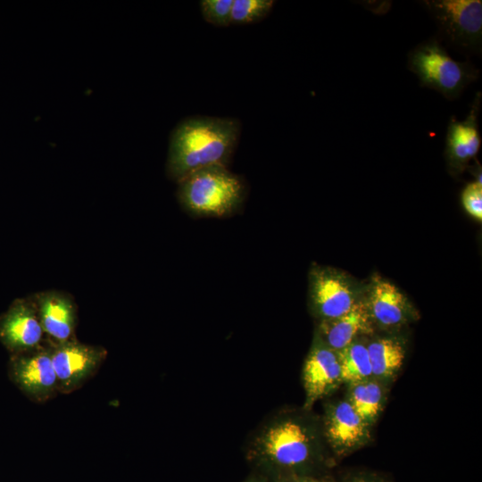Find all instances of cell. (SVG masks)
<instances>
[{"label":"cell","mask_w":482,"mask_h":482,"mask_svg":"<svg viewBox=\"0 0 482 482\" xmlns=\"http://www.w3.org/2000/svg\"><path fill=\"white\" fill-rule=\"evenodd\" d=\"M320 417L325 442L336 461L367 446L372 439L371 428L345 397L328 400Z\"/></svg>","instance_id":"cell-6"},{"label":"cell","mask_w":482,"mask_h":482,"mask_svg":"<svg viewBox=\"0 0 482 482\" xmlns=\"http://www.w3.org/2000/svg\"><path fill=\"white\" fill-rule=\"evenodd\" d=\"M481 98V92H478L464 120H458L453 116L449 120L445 156L448 168L454 173H461L479 152L481 137L478 114Z\"/></svg>","instance_id":"cell-10"},{"label":"cell","mask_w":482,"mask_h":482,"mask_svg":"<svg viewBox=\"0 0 482 482\" xmlns=\"http://www.w3.org/2000/svg\"><path fill=\"white\" fill-rule=\"evenodd\" d=\"M407 68L417 76L421 87L448 100L458 99L479 77V70L473 63L452 58L436 37L426 39L408 53Z\"/></svg>","instance_id":"cell-4"},{"label":"cell","mask_w":482,"mask_h":482,"mask_svg":"<svg viewBox=\"0 0 482 482\" xmlns=\"http://www.w3.org/2000/svg\"><path fill=\"white\" fill-rule=\"evenodd\" d=\"M44 332L59 343L69 341L75 325V312L66 297L46 295L39 301V314Z\"/></svg>","instance_id":"cell-17"},{"label":"cell","mask_w":482,"mask_h":482,"mask_svg":"<svg viewBox=\"0 0 482 482\" xmlns=\"http://www.w3.org/2000/svg\"><path fill=\"white\" fill-rule=\"evenodd\" d=\"M243 482H270V480L266 476L252 470Z\"/></svg>","instance_id":"cell-24"},{"label":"cell","mask_w":482,"mask_h":482,"mask_svg":"<svg viewBox=\"0 0 482 482\" xmlns=\"http://www.w3.org/2000/svg\"><path fill=\"white\" fill-rule=\"evenodd\" d=\"M337 354L344 384L372 378L366 342H363L361 337L337 352Z\"/></svg>","instance_id":"cell-18"},{"label":"cell","mask_w":482,"mask_h":482,"mask_svg":"<svg viewBox=\"0 0 482 482\" xmlns=\"http://www.w3.org/2000/svg\"><path fill=\"white\" fill-rule=\"evenodd\" d=\"M275 3L273 0H234L231 24L259 22L270 12Z\"/></svg>","instance_id":"cell-19"},{"label":"cell","mask_w":482,"mask_h":482,"mask_svg":"<svg viewBox=\"0 0 482 482\" xmlns=\"http://www.w3.org/2000/svg\"><path fill=\"white\" fill-rule=\"evenodd\" d=\"M244 453L251 470L269 479L314 476L330 471L337 462L325 442L320 415L303 406L269 415L249 436Z\"/></svg>","instance_id":"cell-1"},{"label":"cell","mask_w":482,"mask_h":482,"mask_svg":"<svg viewBox=\"0 0 482 482\" xmlns=\"http://www.w3.org/2000/svg\"><path fill=\"white\" fill-rule=\"evenodd\" d=\"M179 183L178 197L183 208L197 217H226L243 204L245 186L225 166L196 170Z\"/></svg>","instance_id":"cell-3"},{"label":"cell","mask_w":482,"mask_h":482,"mask_svg":"<svg viewBox=\"0 0 482 482\" xmlns=\"http://www.w3.org/2000/svg\"><path fill=\"white\" fill-rule=\"evenodd\" d=\"M461 202L465 212L472 218L482 220V184L477 181L468 183L461 195Z\"/></svg>","instance_id":"cell-21"},{"label":"cell","mask_w":482,"mask_h":482,"mask_svg":"<svg viewBox=\"0 0 482 482\" xmlns=\"http://www.w3.org/2000/svg\"><path fill=\"white\" fill-rule=\"evenodd\" d=\"M354 283L342 272L314 264L309 272V307L319 320L339 317L360 300Z\"/></svg>","instance_id":"cell-7"},{"label":"cell","mask_w":482,"mask_h":482,"mask_svg":"<svg viewBox=\"0 0 482 482\" xmlns=\"http://www.w3.org/2000/svg\"><path fill=\"white\" fill-rule=\"evenodd\" d=\"M234 0H201L200 10L204 20L216 27L231 24V10Z\"/></svg>","instance_id":"cell-20"},{"label":"cell","mask_w":482,"mask_h":482,"mask_svg":"<svg viewBox=\"0 0 482 482\" xmlns=\"http://www.w3.org/2000/svg\"><path fill=\"white\" fill-rule=\"evenodd\" d=\"M241 125L229 117L193 116L172 130L168 150L167 173L177 182L201 169L227 167L237 147Z\"/></svg>","instance_id":"cell-2"},{"label":"cell","mask_w":482,"mask_h":482,"mask_svg":"<svg viewBox=\"0 0 482 482\" xmlns=\"http://www.w3.org/2000/svg\"><path fill=\"white\" fill-rule=\"evenodd\" d=\"M303 482H338L337 478L334 477L330 471L302 478Z\"/></svg>","instance_id":"cell-23"},{"label":"cell","mask_w":482,"mask_h":482,"mask_svg":"<svg viewBox=\"0 0 482 482\" xmlns=\"http://www.w3.org/2000/svg\"><path fill=\"white\" fill-rule=\"evenodd\" d=\"M302 384L304 391L302 406L308 410H312L317 402L329 397L344 384L337 353L315 334L303 362Z\"/></svg>","instance_id":"cell-8"},{"label":"cell","mask_w":482,"mask_h":482,"mask_svg":"<svg viewBox=\"0 0 482 482\" xmlns=\"http://www.w3.org/2000/svg\"><path fill=\"white\" fill-rule=\"evenodd\" d=\"M364 301L374 327L392 331L414 319L415 312L406 296L379 277L373 280Z\"/></svg>","instance_id":"cell-11"},{"label":"cell","mask_w":482,"mask_h":482,"mask_svg":"<svg viewBox=\"0 0 482 482\" xmlns=\"http://www.w3.org/2000/svg\"><path fill=\"white\" fill-rule=\"evenodd\" d=\"M102 348L73 341L59 343L51 351L58 390L69 393L83 384L99 367L104 358Z\"/></svg>","instance_id":"cell-9"},{"label":"cell","mask_w":482,"mask_h":482,"mask_svg":"<svg viewBox=\"0 0 482 482\" xmlns=\"http://www.w3.org/2000/svg\"><path fill=\"white\" fill-rule=\"evenodd\" d=\"M338 482H394L385 474L371 470H356L337 478Z\"/></svg>","instance_id":"cell-22"},{"label":"cell","mask_w":482,"mask_h":482,"mask_svg":"<svg viewBox=\"0 0 482 482\" xmlns=\"http://www.w3.org/2000/svg\"><path fill=\"white\" fill-rule=\"evenodd\" d=\"M270 480V482H303L302 478L295 476H282Z\"/></svg>","instance_id":"cell-25"},{"label":"cell","mask_w":482,"mask_h":482,"mask_svg":"<svg viewBox=\"0 0 482 482\" xmlns=\"http://www.w3.org/2000/svg\"><path fill=\"white\" fill-rule=\"evenodd\" d=\"M421 4L435 21L440 42L461 54L481 56V0H425Z\"/></svg>","instance_id":"cell-5"},{"label":"cell","mask_w":482,"mask_h":482,"mask_svg":"<svg viewBox=\"0 0 482 482\" xmlns=\"http://www.w3.org/2000/svg\"><path fill=\"white\" fill-rule=\"evenodd\" d=\"M345 385V398L363 421L372 428L385 408L389 386L374 378Z\"/></svg>","instance_id":"cell-16"},{"label":"cell","mask_w":482,"mask_h":482,"mask_svg":"<svg viewBox=\"0 0 482 482\" xmlns=\"http://www.w3.org/2000/svg\"><path fill=\"white\" fill-rule=\"evenodd\" d=\"M43 333L39 317L24 303L12 305L0 320V340L12 351L24 352L37 347Z\"/></svg>","instance_id":"cell-14"},{"label":"cell","mask_w":482,"mask_h":482,"mask_svg":"<svg viewBox=\"0 0 482 482\" xmlns=\"http://www.w3.org/2000/svg\"><path fill=\"white\" fill-rule=\"evenodd\" d=\"M372 378L389 386L398 377L406 358L404 342L397 337H378L366 342Z\"/></svg>","instance_id":"cell-15"},{"label":"cell","mask_w":482,"mask_h":482,"mask_svg":"<svg viewBox=\"0 0 482 482\" xmlns=\"http://www.w3.org/2000/svg\"><path fill=\"white\" fill-rule=\"evenodd\" d=\"M11 373L17 386L30 398L46 401L58 390L51 351L40 350L16 357Z\"/></svg>","instance_id":"cell-12"},{"label":"cell","mask_w":482,"mask_h":482,"mask_svg":"<svg viewBox=\"0 0 482 482\" xmlns=\"http://www.w3.org/2000/svg\"><path fill=\"white\" fill-rule=\"evenodd\" d=\"M374 326L364 299H361L346 313L329 320H319L314 334L328 347L339 352L362 336L370 335Z\"/></svg>","instance_id":"cell-13"}]
</instances>
